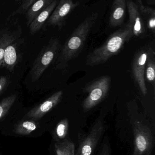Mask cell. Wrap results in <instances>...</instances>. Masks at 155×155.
<instances>
[{
  "label": "cell",
  "instance_id": "cell-1",
  "mask_svg": "<svg viewBox=\"0 0 155 155\" xmlns=\"http://www.w3.org/2000/svg\"><path fill=\"white\" fill-rule=\"evenodd\" d=\"M94 13L87 17L71 35L60 51L56 59V68L65 69L71 60L77 56L83 50L86 38L97 18Z\"/></svg>",
  "mask_w": 155,
  "mask_h": 155
},
{
  "label": "cell",
  "instance_id": "cell-2",
  "mask_svg": "<svg viewBox=\"0 0 155 155\" xmlns=\"http://www.w3.org/2000/svg\"><path fill=\"white\" fill-rule=\"evenodd\" d=\"M133 35V28L127 23L112 34L103 45L87 56L86 65L94 66L104 63L113 55L118 53L125 44Z\"/></svg>",
  "mask_w": 155,
  "mask_h": 155
},
{
  "label": "cell",
  "instance_id": "cell-3",
  "mask_svg": "<svg viewBox=\"0 0 155 155\" xmlns=\"http://www.w3.org/2000/svg\"><path fill=\"white\" fill-rule=\"evenodd\" d=\"M132 155H154V125L143 118L132 117Z\"/></svg>",
  "mask_w": 155,
  "mask_h": 155
},
{
  "label": "cell",
  "instance_id": "cell-4",
  "mask_svg": "<svg viewBox=\"0 0 155 155\" xmlns=\"http://www.w3.org/2000/svg\"><path fill=\"white\" fill-rule=\"evenodd\" d=\"M106 128L103 117L96 119L78 143L75 155H97Z\"/></svg>",
  "mask_w": 155,
  "mask_h": 155
},
{
  "label": "cell",
  "instance_id": "cell-5",
  "mask_svg": "<svg viewBox=\"0 0 155 155\" xmlns=\"http://www.w3.org/2000/svg\"><path fill=\"white\" fill-rule=\"evenodd\" d=\"M61 49L60 41L57 39H51L34 62L30 71L32 82H35L42 77L45 70L55 59Z\"/></svg>",
  "mask_w": 155,
  "mask_h": 155
},
{
  "label": "cell",
  "instance_id": "cell-6",
  "mask_svg": "<svg viewBox=\"0 0 155 155\" xmlns=\"http://www.w3.org/2000/svg\"><path fill=\"white\" fill-rule=\"evenodd\" d=\"M110 82V77L103 76L84 88V91L88 93L83 103V108L85 112L91 110L104 99L109 90Z\"/></svg>",
  "mask_w": 155,
  "mask_h": 155
},
{
  "label": "cell",
  "instance_id": "cell-7",
  "mask_svg": "<svg viewBox=\"0 0 155 155\" xmlns=\"http://www.w3.org/2000/svg\"><path fill=\"white\" fill-rule=\"evenodd\" d=\"M78 4V2H74L73 0H59L47 20L48 24L57 26L59 29H61L64 24L66 19L68 15Z\"/></svg>",
  "mask_w": 155,
  "mask_h": 155
},
{
  "label": "cell",
  "instance_id": "cell-8",
  "mask_svg": "<svg viewBox=\"0 0 155 155\" xmlns=\"http://www.w3.org/2000/svg\"><path fill=\"white\" fill-rule=\"evenodd\" d=\"M148 49H142L137 52L133 64V73L142 94L145 95L147 88L145 80L146 64L147 60Z\"/></svg>",
  "mask_w": 155,
  "mask_h": 155
},
{
  "label": "cell",
  "instance_id": "cell-9",
  "mask_svg": "<svg viewBox=\"0 0 155 155\" xmlns=\"http://www.w3.org/2000/svg\"><path fill=\"white\" fill-rule=\"evenodd\" d=\"M62 94V91L56 92L42 103L31 109L25 114V117L33 120L41 119L58 104Z\"/></svg>",
  "mask_w": 155,
  "mask_h": 155
},
{
  "label": "cell",
  "instance_id": "cell-10",
  "mask_svg": "<svg viewBox=\"0 0 155 155\" xmlns=\"http://www.w3.org/2000/svg\"><path fill=\"white\" fill-rule=\"evenodd\" d=\"M127 10L129 14L128 23L133 28V35L141 36L145 32V25L138 6L132 0H126Z\"/></svg>",
  "mask_w": 155,
  "mask_h": 155
},
{
  "label": "cell",
  "instance_id": "cell-11",
  "mask_svg": "<svg viewBox=\"0 0 155 155\" xmlns=\"http://www.w3.org/2000/svg\"><path fill=\"white\" fill-rule=\"evenodd\" d=\"M126 0H114L109 20L112 27H116L123 23L126 14Z\"/></svg>",
  "mask_w": 155,
  "mask_h": 155
},
{
  "label": "cell",
  "instance_id": "cell-12",
  "mask_svg": "<svg viewBox=\"0 0 155 155\" xmlns=\"http://www.w3.org/2000/svg\"><path fill=\"white\" fill-rule=\"evenodd\" d=\"M59 0H55L49 6L40 13L29 25V31L32 35L39 31L45 22L49 19Z\"/></svg>",
  "mask_w": 155,
  "mask_h": 155
},
{
  "label": "cell",
  "instance_id": "cell-13",
  "mask_svg": "<svg viewBox=\"0 0 155 155\" xmlns=\"http://www.w3.org/2000/svg\"><path fill=\"white\" fill-rule=\"evenodd\" d=\"M16 39L9 44L5 48L3 59V66L8 71L12 72L17 61Z\"/></svg>",
  "mask_w": 155,
  "mask_h": 155
},
{
  "label": "cell",
  "instance_id": "cell-14",
  "mask_svg": "<svg viewBox=\"0 0 155 155\" xmlns=\"http://www.w3.org/2000/svg\"><path fill=\"white\" fill-rule=\"evenodd\" d=\"M55 0H36L27 10L26 14V25L29 26L35 17L49 6Z\"/></svg>",
  "mask_w": 155,
  "mask_h": 155
},
{
  "label": "cell",
  "instance_id": "cell-15",
  "mask_svg": "<svg viewBox=\"0 0 155 155\" xmlns=\"http://www.w3.org/2000/svg\"><path fill=\"white\" fill-rule=\"evenodd\" d=\"M76 147L75 144L71 141H54L53 155H75Z\"/></svg>",
  "mask_w": 155,
  "mask_h": 155
},
{
  "label": "cell",
  "instance_id": "cell-16",
  "mask_svg": "<svg viewBox=\"0 0 155 155\" xmlns=\"http://www.w3.org/2000/svg\"><path fill=\"white\" fill-rule=\"evenodd\" d=\"M16 39L15 33L7 30L0 31V68L3 66L4 55L7 45Z\"/></svg>",
  "mask_w": 155,
  "mask_h": 155
},
{
  "label": "cell",
  "instance_id": "cell-17",
  "mask_svg": "<svg viewBox=\"0 0 155 155\" xmlns=\"http://www.w3.org/2000/svg\"><path fill=\"white\" fill-rule=\"evenodd\" d=\"M146 75L147 80L153 84L155 88V59L154 51L152 48L147 50V60L146 64Z\"/></svg>",
  "mask_w": 155,
  "mask_h": 155
},
{
  "label": "cell",
  "instance_id": "cell-18",
  "mask_svg": "<svg viewBox=\"0 0 155 155\" xmlns=\"http://www.w3.org/2000/svg\"><path fill=\"white\" fill-rule=\"evenodd\" d=\"M36 128V123L34 120H25L20 122L16 125L14 132L17 134L27 135L35 131Z\"/></svg>",
  "mask_w": 155,
  "mask_h": 155
},
{
  "label": "cell",
  "instance_id": "cell-19",
  "mask_svg": "<svg viewBox=\"0 0 155 155\" xmlns=\"http://www.w3.org/2000/svg\"><path fill=\"white\" fill-rule=\"evenodd\" d=\"M141 15L143 19L146 21L147 27L153 32H155V10L150 7L141 6Z\"/></svg>",
  "mask_w": 155,
  "mask_h": 155
},
{
  "label": "cell",
  "instance_id": "cell-20",
  "mask_svg": "<svg viewBox=\"0 0 155 155\" xmlns=\"http://www.w3.org/2000/svg\"><path fill=\"white\" fill-rule=\"evenodd\" d=\"M17 96L13 94L3 98L0 102V120L9 112L16 100Z\"/></svg>",
  "mask_w": 155,
  "mask_h": 155
},
{
  "label": "cell",
  "instance_id": "cell-21",
  "mask_svg": "<svg viewBox=\"0 0 155 155\" xmlns=\"http://www.w3.org/2000/svg\"><path fill=\"white\" fill-rule=\"evenodd\" d=\"M97 155H112V147L108 136L104 137Z\"/></svg>",
  "mask_w": 155,
  "mask_h": 155
},
{
  "label": "cell",
  "instance_id": "cell-22",
  "mask_svg": "<svg viewBox=\"0 0 155 155\" xmlns=\"http://www.w3.org/2000/svg\"><path fill=\"white\" fill-rule=\"evenodd\" d=\"M20 4V7L12 13L11 16L16 15L24 14L29 7L36 0H15Z\"/></svg>",
  "mask_w": 155,
  "mask_h": 155
},
{
  "label": "cell",
  "instance_id": "cell-23",
  "mask_svg": "<svg viewBox=\"0 0 155 155\" xmlns=\"http://www.w3.org/2000/svg\"><path fill=\"white\" fill-rule=\"evenodd\" d=\"M8 79L5 76L0 77V94L3 92L7 85Z\"/></svg>",
  "mask_w": 155,
  "mask_h": 155
}]
</instances>
